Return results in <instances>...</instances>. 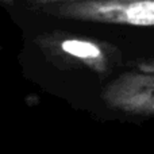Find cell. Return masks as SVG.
I'll list each match as a JSON object with an SVG mask.
<instances>
[{"mask_svg":"<svg viewBox=\"0 0 154 154\" xmlns=\"http://www.w3.org/2000/svg\"><path fill=\"white\" fill-rule=\"evenodd\" d=\"M103 99L111 108L135 115L154 114V87L135 89H115L107 87Z\"/></svg>","mask_w":154,"mask_h":154,"instance_id":"3957f363","label":"cell"},{"mask_svg":"<svg viewBox=\"0 0 154 154\" xmlns=\"http://www.w3.org/2000/svg\"><path fill=\"white\" fill-rule=\"evenodd\" d=\"M45 11L72 20L154 26V0H79L58 3Z\"/></svg>","mask_w":154,"mask_h":154,"instance_id":"6da1fadb","label":"cell"},{"mask_svg":"<svg viewBox=\"0 0 154 154\" xmlns=\"http://www.w3.org/2000/svg\"><path fill=\"white\" fill-rule=\"evenodd\" d=\"M41 50L57 62L85 66L99 75H106L119 61V50L106 42L62 32L45 34L37 38Z\"/></svg>","mask_w":154,"mask_h":154,"instance_id":"7a4b0ae2","label":"cell"},{"mask_svg":"<svg viewBox=\"0 0 154 154\" xmlns=\"http://www.w3.org/2000/svg\"><path fill=\"white\" fill-rule=\"evenodd\" d=\"M137 68H138L139 72L142 73H154V58L150 60H145V61H141L137 64Z\"/></svg>","mask_w":154,"mask_h":154,"instance_id":"5b68a950","label":"cell"},{"mask_svg":"<svg viewBox=\"0 0 154 154\" xmlns=\"http://www.w3.org/2000/svg\"><path fill=\"white\" fill-rule=\"evenodd\" d=\"M0 2H2V3H5V4H12L15 0H0Z\"/></svg>","mask_w":154,"mask_h":154,"instance_id":"52a82bcc","label":"cell"},{"mask_svg":"<svg viewBox=\"0 0 154 154\" xmlns=\"http://www.w3.org/2000/svg\"><path fill=\"white\" fill-rule=\"evenodd\" d=\"M39 4H51V3H65V2H79V0H32Z\"/></svg>","mask_w":154,"mask_h":154,"instance_id":"8992f818","label":"cell"},{"mask_svg":"<svg viewBox=\"0 0 154 154\" xmlns=\"http://www.w3.org/2000/svg\"><path fill=\"white\" fill-rule=\"evenodd\" d=\"M109 88L115 89H135V88H150L154 87V73H138L125 72L116 80L108 84Z\"/></svg>","mask_w":154,"mask_h":154,"instance_id":"277c9868","label":"cell"}]
</instances>
